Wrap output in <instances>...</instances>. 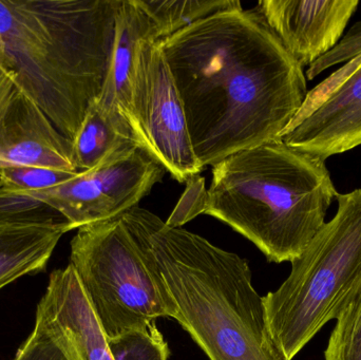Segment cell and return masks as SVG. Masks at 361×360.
I'll return each mask as SVG.
<instances>
[{
	"mask_svg": "<svg viewBox=\"0 0 361 360\" xmlns=\"http://www.w3.org/2000/svg\"><path fill=\"white\" fill-rule=\"evenodd\" d=\"M159 42L203 168L280 139L309 92L302 66L256 8L216 13Z\"/></svg>",
	"mask_w": 361,
	"mask_h": 360,
	"instance_id": "cell-1",
	"label": "cell"
},
{
	"mask_svg": "<svg viewBox=\"0 0 361 360\" xmlns=\"http://www.w3.org/2000/svg\"><path fill=\"white\" fill-rule=\"evenodd\" d=\"M122 0H0V70L73 139L101 97Z\"/></svg>",
	"mask_w": 361,
	"mask_h": 360,
	"instance_id": "cell-2",
	"label": "cell"
},
{
	"mask_svg": "<svg viewBox=\"0 0 361 360\" xmlns=\"http://www.w3.org/2000/svg\"><path fill=\"white\" fill-rule=\"evenodd\" d=\"M121 218L154 257L171 318L209 360H288L271 337L247 260L142 207Z\"/></svg>",
	"mask_w": 361,
	"mask_h": 360,
	"instance_id": "cell-3",
	"label": "cell"
},
{
	"mask_svg": "<svg viewBox=\"0 0 361 360\" xmlns=\"http://www.w3.org/2000/svg\"><path fill=\"white\" fill-rule=\"evenodd\" d=\"M338 192L326 161L280 139L212 166L203 213L254 243L269 262H292L326 223Z\"/></svg>",
	"mask_w": 361,
	"mask_h": 360,
	"instance_id": "cell-4",
	"label": "cell"
},
{
	"mask_svg": "<svg viewBox=\"0 0 361 360\" xmlns=\"http://www.w3.org/2000/svg\"><path fill=\"white\" fill-rule=\"evenodd\" d=\"M336 200L337 213L290 262L288 279L263 297L271 337L288 360L335 319L361 281V188Z\"/></svg>",
	"mask_w": 361,
	"mask_h": 360,
	"instance_id": "cell-5",
	"label": "cell"
},
{
	"mask_svg": "<svg viewBox=\"0 0 361 360\" xmlns=\"http://www.w3.org/2000/svg\"><path fill=\"white\" fill-rule=\"evenodd\" d=\"M69 264L107 338L173 317L154 257L121 216L78 228Z\"/></svg>",
	"mask_w": 361,
	"mask_h": 360,
	"instance_id": "cell-6",
	"label": "cell"
},
{
	"mask_svg": "<svg viewBox=\"0 0 361 360\" xmlns=\"http://www.w3.org/2000/svg\"><path fill=\"white\" fill-rule=\"evenodd\" d=\"M128 126L135 145L180 183L203 170L193 151L184 106L160 42L150 38L142 40L137 52Z\"/></svg>",
	"mask_w": 361,
	"mask_h": 360,
	"instance_id": "cell-7",
	"label": "cell"
},
{
	"mask_svg": "<svg viewBox=\"0 0 361 360\" xmlns=\"http://www.w3.org/2000/svg\"><path fill=\"white\" fill-rule=\"evenodd\" d=\"M166 170L145 150L128 144L99 166L49 190L23 192L54 209L70 230L120 217L160 183Z\"/></svg>",
	"mask_w": 361,
	"mask_h": 360,
	"instance_id": "cell-8",
	"label": "cell"
},
{
	"mask_svg": "<svg viewBox=\"0 0 361 360\" xmlns=\"http://www.w3.org/2000/svg\"><path fill=\"white\" fill-rule=\"evenodd\" d=\"M280 139L324 161L361 145V52L307 92Z\"/></svg>",
	"mask_w": 361,
	"mask_h": 360,
	"instance_id": "cell-9",
	"label": "cell"
},
{
	"mask_svg": "<svg viewBox=\"0 0 361 360\" xmlns=\"http://www.w3.org/2000/svg\"><path fill=\"white\" fill-rule=\"evenodd\" d=\"M14 166L78 171L71 139L4 75L0 78V168Z\"/></svg>",
	"mask_w": 361,
	"mask_h": 360,
	"instance_id": "cell-10",
	"label": "cell"
},
{
	"mask_svg": "<svg viewBox=\"0 0 361 360\" xmlns=\"http://www.w3.org/2000/svg\"><path fill=\"white\" fill-rule=\"evenodd\" d=\"M358 6L357 0H262L256 10L305 68L338 44Z\"/></svg>",
	"mask_w": 361,
	"mask_h": 360,
	"instance_id": "cell-11",
	"label": "cell"
},
{
	"mask_svg": "<svg viewBox=\"0 0 361 360\" xmlns=\"http://www.w3.org/2000/svg\"><path fill=\"white\" fill-rule=\"evenodd\" d=\"M70 360H114L108 338L71 264L54 271L36 310Z\"/></svg>",
	"mask_w": 361,
	"mask_h": 360,
	"instance_id": "cell-12",
	"label": "cell"
},
{
	"mask_svg": "<svg viewBox=\"0 0 361 360\" xmlns=\"http://www.w3.org/2000/svg\"><path fill=\"white\" fill-rule=\"evenodd\" d=\"M146 38L154 39L149 17L135 0H122L116 13L109 69L97 104L128 128L135 61L140 44Z\"/></svg>",
	"mask_w": 361,
	"mask_h": 360,
	"instance_id": "cell-13",
	"label": "cell"
},
{
	"mask_svg": "<svg viewBox=\"0 0 361 360\" xmlns=\"http://www.w3.org/2000/svg\"><path fill=\"white\" fill-rule=\"evenodd\" d=\"M70 230L67 222L0 223V290L20 277L44 270L61 237Z\"/></svg>",
	"mask_w": 361,
	"mask_h": 360,
	"instance_id": "cell-14",
	"label": "cell"
},
{
	"mask_svg": "<svg viewBox=\"0 0 361 360\" xmlns=\"http://www.w3.org/2000/svg\"><path fill=\"white\" fill-rule=\"evenodd\" d=\"M133 142L130 129L94 103L72 139L74 164L78 173L99 166L112 154Z\"/></svg>",
	"mask_w": 361,
	"mask_h": 360,
	"instance_id": "cell-15",
	"label": "cell"
},
{
	"mask_svg": "<svg viewBox=\"0 0 361 360\" xmlns=\"http://www.w3.org/2000/svg\"><path fill=\"white\" fill-rule=\"evenodd\" d=\"M149 17L152 37L156 42L166 39L180 30L210 15L242 8L237 0H135Z\"/></svg>",
	"mask_w": 361,
	"mask_h": 360,
	"instance_id": "cell-16",
	"label": "cell"
},
{
	"mask_svg": "<svg viewBox=\"0 0 361 360\" xmlns=\"http://www.w3.org/2000/svg\"><path fill=\"white\" fill-rule=\"evenodd\" d=\"M326 360H361V281L337 311Z\"/></svg>",
	"mask_w": 361,
	"mask_h": 360,
	"instance_id": "cell-17",
	"label": "cell"
},
{
	"mask_svg": "<svg viewBox=\"0 0 361 360\" xmlns=\"http://www.w3.org/2000/svg\"><path fill=\"white\" fill-rule=\"evenodd\" d=\"M110 354L114 360H169V344L156 323L125 332L108 338Z\"/></svg>",
	"mask_w": 361,
	"mask_h": 360,
	"instance_id": "cell-18",
	"label": "cell"
},
{
	"mask_svg": "<svg viewBox=\"0 0 361 360\" xmlns=\"http://www.w3.org/2000/svg\"><path fill=\"white\" fill-rule=\"evenodd\" d=\"M65 219L44 202L23 192H11L0 184V223L59 224Z\"/></svg>",
	"mask_w": 361,
	"mask_h": 360,
	"instance_id": "cell-19",
	"label": "cell"
},
{
	"mask_svg": "<svg viewBox=\"0 0 361 360\" xmlns=\"http://www.w3.org/2000/svg\"><path fill=\"white\" fill-rule=\"evenodd\" d=\"M78 173L49 167H4L0 168V184L11 192H38L65 183Z\"/></svg>",
	"mask_w": 361,
	"mask_h": 360,
	"instance_id": "cell-20",
	"label": "cell"
},
{
	"mask_svg": "<svg viewBox=\"0 0 361 360\" xmlns=\"http://www.w3.org/2000/svg\"><path fill=\"white\" fill-rule=\"evenodd\" d=\"M13 360H70L46 321L36 314L35 325Z\"/></svg>",
	"mask_w": 361,
	"mask_h": 360,
	"instance_id": "cell-21",
	"label": "cell"
},
{
	"mask_svg": "<svg viewBox=\"0 0 361 360\" xmlns=\"http://www.w3.org/2000/svg\"><path fill=\"white\" fill-rule=\"evenodd\" d=\"M361 52V21L356 23L341 38L336 46L326 53L322 58L312 63L307 69L305 76L314 80L319 74L341 63H347L355 55Z\"/></svg>",
	"mask_w": 361,
	"mask_h": 360,
	"instance_id": "cell-22",
	"label": "cell"
},
{
	"mask_svg": "<svg viewBox=\"0 0 361 360\" xmlns=\"http://www.w3.org/2000/svg\"><path fill=\"white\" fill-rule=\"evenodd\" d=\"M4 75H6V74H4V72H2L1 70H0V78H1Z\"/></svg>",
	"mask_w": 361,
	"mask_h": 360,
	"instance_id": "cell-23",
	"label": "cell"
}]
</instances>
